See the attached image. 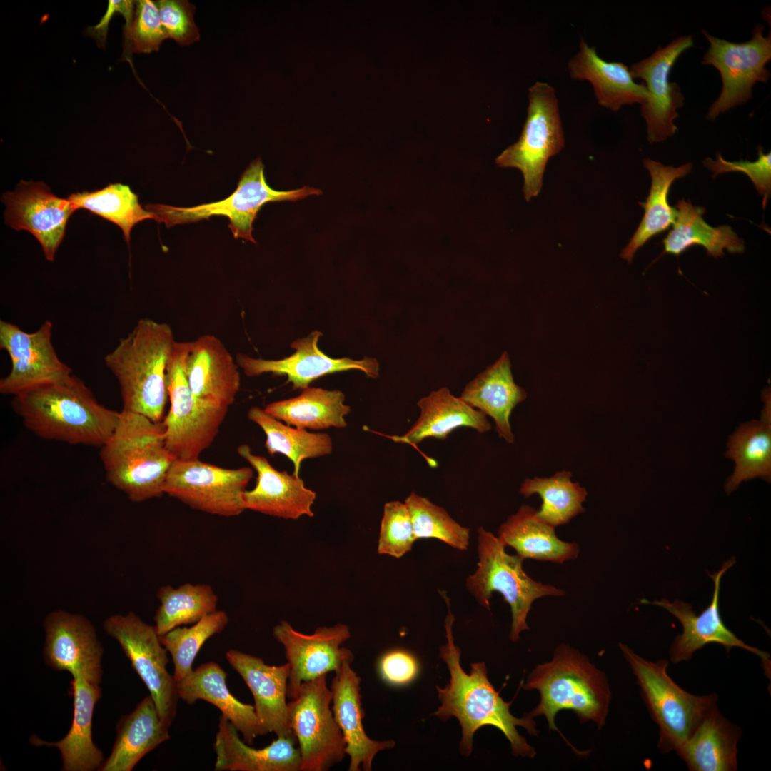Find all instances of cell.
<instances>
[{
    "label": "cell",
    "mask_w": 771,
    "mask_h": 771,
    "mask_svg": "<svg viewBox=\"0 0 771 771\" xmlns=\"http://www.w3.org/2000/svg\"><path fill=\"white\" fill-rule=\"evenodd\" d=\"M443 597L448 614L445 620L447 642L440 647V657L448 667L450 680L443 688L436 686L440 705L433 715L443 721L451 717L458 719L462 730L460 750L465 756L473 751L475 732L485 725H492L506 737L514 756L533 758L535 748L517 729L523 727L529 735L537 736L533 718L527 713L521 718L511 714L510 702H505L490 683L483 662L472 663L470 673L463 669L461 651L453 636L455 618L450 610L449 599L445 594Z\"/></svg>",
    "instance_id": "6da1fadb"
},
{
    "label": "cell",
    "mask_w": 771,
    "mask_h": 771,
    "mask_svg": "<svg viewBox=\"0 0 771 771\" xmlns=\"http://www.w3.org/2000/svg\"><path fill=\"white\" fill-rule=\"evenodd\" d=\"M25 427L41 438L101 447L112 434L119 412L99 403L79 377L41 385L13 397Z\"/></svg>",
    "instance_id": "7a4b0ae2"
},
{
    "label": "cell",
    "mask_w": 771,
    "mask_h": 771,
    "mask_svg": "<svg viewBox=\"0 0 771 771\" xmlns=\"http://www.w3.org/2000/svg\"><path fill=\"white\" fill-rule=\"evenodd\" d=\"M176 342L170 325L141 318L105 356L119 385L122 410L162 421L168 400L167 365Z\"/></svg>",
    "instance_id": "3957f363"
},
{
    "label": "cell",
    "mask_w": 771,
    "mask_h": 771,
    "mask_svg": "<svg viewBox=\"0 0 771 771\" xmlns=\"http://www.w3.org/2000/svg\"><path fill=\"white\" fill-rule=\"evenodd\" d=\"M100 448L108 482L130 500L139 503L164 494L166 475L176 458L166 448L161 422L121 410L112 434Z\"/></svg>",
    "instance_id": "277c9868"
},
{
    "label": "cell",
    "mask_w": 771,
    "mask_h": 771,
    "mask_svg": "<svg viewBox=\"0 0 771 771\" xmlns=\"http://www.w3.org/2000/svg\"><path fill=\"white\" fill-rule=\"evenodd\" d=\"M540 693L538 705L527 714L544 716L550 730L560 732L555 724L558 712L573 711L580 721H593L600 729L608 713L611 693L607 677L587 656L560 644L549 662L539 664L523 686Z\"/></svg>",
    "instance_id": "5b68a950"
},
{
    "label": "cell",
    "mask_w": 771,
    "mask_h": 771,
    "mask_svg": "<svg viewBox=\"0 0 771 771\" xmlns=\"http://www.w3.org/2000/svg\"><path fill=\"white\" fill-rule=\"evenodd\" d=\"M478 562L475 572L468 577L466 586L478 603L490 610L493 592L500 593L510 605L512 623L509 638L513 642L528 629L527 618L533 603L542 597L563 596L565 592L528 576L523 568L524 559L506 553L504 544L483 527L478 528Z\"/></svg>",
    "instance_id": "8992f818"
},
{
    "label": "cell",
    "mask_w": 771,
    "mask_h": 771,
    "mask_svg": "<svg viewBox=\"0 0 771 771\" xmlns=\"http://www.w3.org/2000/svg\"><path fill=\"white\" fill-rule=\"evenodd\" d=\"M623 655L635 675L647 707L660 729L658 748L677 751L707 712L717 705V695H695L679 687L668 675L667 660H647L624 644Z\"/></svg>",
    "instance_id": "52a82bcc"
},
{
    "label": "cell",
    "mask_w": 771,
    "mask_h": 771,
    "mask_svg": "<svg viewBox=\"0 0 771 771\" xmlns=\"http://www.w3.org/2000/svg\"><path fill=\"white\" fill-rule=\"evenodd\" d=\"M190 341H176L167 365L170 408L161 423L166 448L176 460L198 459L216 438L228 408L198 398L186 375Z\"/></svg>",
    "instance_id": "ba28073f"
},
{
    "label": "cell",
    "mask_w": 771,
    "mask_h": 771,
    "mask_svg": "<svg viewBox=\"0 0 771 771\" xmlns=\"http://www.w3.org/2000/svg\"><path fill=\"white\" fill-rule=\"evenodd\" d=\"M321 193L320 189L306 186L286 191L272 189L266 181L261 159L258 158L243 171L234 192L222 201L187 208L150 203L145 208L153 213L155 221L164 223L168 228L208 219L213 216H226L235 238L256 243L252 236L253 222L264 204L271 201H296Z\"/></svg>",
    "instance_id": "9c48e42d"
},
{
    "label": "cell",
    "mask_w": 771,
    "mask_h": 771,
    "mask_svg": "<svg viewBox=\"0 0 771 771\" xmlns=\"http://www.w3.org/2000/svg\"><path fill=\"white\" fill-rule=\"evenodd\" d=\"M528 101L519 139L495 159L499 167L515 168L522 172L523 192L527 201L540 193L547 162L565 143L555 89L548 83L535 82L529 88Z\"/></svg>",
    "instance_id": "30bf717a"
},
{
    "label": "cell",
    "mask_w": 771,
    "mask_h": 771,
    "mask_svg": "<svg viewBox=\"0 0 771 771\" xmlns=\"http://www.w3.org/2000/svg\"><path fill=\"white\" fill-rule=\"evenodd\" d=\"M327 674L300 686L288 702L290 726L301 753V771H327L342 762L346 743L331 708Z\"/></svg>",
    "instance_id": "8fae6325"
},
{
    "label": "cell",
    "mask_w": 771,
    "mask_h": 771,
    "mask_svg": "<svg viewBox=\"0 0 771 771\" xmlns=\"http://www.w3.org/2000/svg\"><path fill=\"white\" fill-rule=\"evenodd\" d=\"M250 467L226 468L195 460H175L165 480L164 494L208 514L234 517L245 510L243 495L252 479Z\"/></svg>",
    "instance_id": "7c38bea8"
},
{
    "label": "cell",
    "mask_w": 771,
    "mask_h": 771,
    "mask_svg": "<svg viewBox=\"0 0 771 771\" xmlns=\"http://www.w3.org/2000/svg\"><path fill=\"white\" fill-rule=\"evenodd\" d=\"M104 629L119 642L149 690L162 722L170 727L176 716L179 697L173 675L166 669L169 662L168 651L154 625L129 612L109 617L104 623Z\"/></svg>",
    "instance_id": "4fadbf2b"
},
{
    "label": "cell",
    "mask_w": 771,
    "mask_h": 771,
    "mask_svg": "<svg viewBox=\"0 0 771 771\" xmlns=\"http://www.w3.org/2000/svg\"><path fill=\"white\" fill-rule=\"evenodd\" d=\"M764 26L757 24L751 39L733 43L715 37L707 31L702 34L710 46L702 64L717 69L722 79L721 92L710 106L706 118L715 119L720 114L751 99L757 82L767 83L770 72L765 67L771 59V36L763 35Z\"/></svg>",
    "instance_id": "5bb4252c"
},
{
    "label": "cell",
    "mask_w": 771,
    "mask_h": 771,
    "mask_svg": "<svg viewBox=\"0 0 771 771\" xmlns=\"http://www.w3.org/2000/svg\"><path fill=\"white\" fill-rule=\"evenodd\" d=\"M52 323L45 321L34 332L0 321V348L11 359L9 374L0 380V393L13 396L35 387L61 381L72 375L51 342Z\"/></svg>",
    "instance_id": "9a60e30c"
},
{
    "label": "cell",
    "mask_w": 771,
    "mask_h": 771,
    "mask_svg": "<svg viewBox=\"0 0 771 771\" xmlns=\"http://www.w3.org/2000/svg\"><path fill=\"white\" fill-rule=\"evenodd\" d=\"M693 46L691 35L677 37L630 69L633 79L644 81L649 93L640 111L650 143L665 141L677 130L674 121L679 116L677 109L683 106L685 97L679 84L669 81V75L680 55Z\"/></svg>",
    "instance_id": "2e32d148"
},
{
    "label": "cell",
    "mask_w": 771,
    "mask_h": 771,
    "mask_svg": "<svg viewBox=\"0 0 771 771\" xmlns=\"http://www.w3.org/2000/svg\"><path fill=\"white\" fill-rule=\"evenodd\" d=\"M273 635L284 647L289 665L287 697H295L300 686L329 672H338L352 663L353 653L341 647L351 636L348 625L320 627L311 635L301 633L285 620L273 628Z\"/></svg>",
    "instance_id": "e0dca14e"
},
{
    "label": "cell",
    "mask_w": 771,
    "mask_h": 771,
    "mask_svg": "<svg viewBox=\"0 0 771 771\" xmlns=\"http://www.w3.org/2000/svg\"><path fill=\"white\" fill-rule=\"evenodd\" d=\"M6 223L30 232L41 246L45 258L53 261L65 234L67 221L76 211L66 198L54 195L43 182L21 181L14 192L3 195Z\"/></svg>",
    "instance_id": "ac0fdd59"
},
{
    "label": "cell",
    "mask_w": 771,
    "mask_h": 771,
    "mask_svg": "<svg viewBox=\"0 0 771 771\" xmlns=\"http://www.w3.org/2000/svg\"><path fill=\"white\" fill-rule=\"evenodd\" d=\"M44 658L56 671L80 675L99 684L102 677L103 647L89 619L80 614L57 610L44 620Z\"/></svg>",
    "instance_id": "d6986e66"
},
{
    "label": "cell",
    "mask_w": 771,
    "mask_h": 771,
    "mask_svg": "<svg viewBox=\"0 0 771 771\" xmlns=\"http://www.w3.org/2000/svg\"><path fill=\"white\" fill-rule=\"evenodd\" d=\"M735 558L723 563L722 568L713 575L709 576L714 582V592L712 601L699 615L693 611L690 604L676 600L672 603L666 599L650 602L642 600V603H649L660 606L667 610L677 618L682 625V633L675 637L670 650V661L679 663L690 660L697 650L709 643H717L724 646L727 650L732 647H739L752 652L760 657L763 662H768L770 655L757 647L747 645L738 638L724 624L720 614L719 594L720 580L723 574L735 563Z\"/></svg>",
    "instance_id": "ffe728a7"
},
{
    "label": "cell",
    "mask_w": 771,
    "mask_h": 771,
    "mask_svg": "<svg viewBox=\"0 0 771 771\" xmlns=\"http://www.w3.org/2000/svg\"><path fill=\"white\" fill-rule=\"evenodd\" d=\"M322 333L313 331L308 336L298 339L291 344L296 351L291 356L280 360L255 358L243 353H237L236 361L238 368L248 377L265 373L285 375L293 389H305L316 379L326 374L348 370H358L368 377L376 378L379 375V364L376 359L365 358L355 361L348 358H332L318 347Z\"/></svg>",
    "instance_id": "44dd1931"
},
{
    "label": "cell",
    "mask_w": 771,
    "mask_h": 771,
    "mask_svg": "<svg viewBox=\"0 0 771 771\" xmlns=\"http://www.w3.org/2000/svg\"><path fill=\"white\" fill-rule=\"evenodd\" d=\"M237 453L257 473L255 487L243 493L245 510L285 519L313 516L311 507L316 494L298 475L277 470L265 457L253 453L246 444L239 445Z\"/></svg>",
    "instance_id": "7402d4cb"
},
{
    "label": "cell",
    "mask_w": 771,
    "mask_h": 771,
    "mask_svg": "<svg viewBox=\"0 0 771 771\" xmlns=\"http://www.w3.org/2000/svg\"><path fill=\"white\" fill-rule=\"evenodd\" d=\"M226 658L251 690L256 715L268 731L280 738L296 737L289 724L286 702L288 663L269 665L260 657L237 650L227 651Z\"/></svg>",
    "instance_id": "603a6c76"
},
{
    "label": "cell",
    "mask_w": 771,
    "mask_h": 771,
    "mask_svg": "<svg viewBox=\"0 0 771 771\" xmlns=\"http://www.w3.org/2000/svg\"><path fill=\"white\" fill-rule=\"evenodd\" d=\"M185 371L188 386L198 398L227 408L234 403L241 386L238 366L216 336L202 335L190 341Z\"/></svg>",
    "instance_id": "cb8c5ba5"
},
{
    "label": "cell",
    "mask_w": 771,
    "mask_h": 771,
    "mask_svg": "<svg viewBox=\"0 0 771 771\" xmlns=\"http://www.w3.org/2000/svg\"><path fill=\"white\" fill-rule=\"evenodd\" d=\"M346 662L332 680V710L334 718L346 740V753L350 758L348 771H371L372 762L381 751L391 749L392 740H375L365 732L361 694V678Z\"/></svg>",
    "instance_id": "d4e9b609"
},
{
    "label": "cell",
    "mask_w": 771,
    "mask_h": 771,
    "mask_svg": "<svg viewBox=\"0 0 771 771\" xmlns=\"http://www.w3.org/2000/svg\"><path fill=\"white\" fill-rule=\"evenodd\" d=\"M226 678L227 673L218 663L202 664L176 682L179 699L188 705L201 700L213 705L251 745L258 736L270 732L260 721L254 706L241 702L229 691Z\"/></svg>",
    "instance_id": "484cf974"
},
{
    "label": "cell",
    "mask_w": 771,
    "mask_h": 771,
    "mask_svg": "<svg viewBox=\"0 0 771 771\" xmlns=\"http://www.w3.org/2000/svg\"><path fill=\"white\" fill-rule=\"evenodd\" d=\"M296 737H277L256 749L242 740L238 731L221 715L213 744L216 771H301V758Z\"/></svg>",
    "instance_id": "4316f807"
},
{
    "label": "cell",
    "mask_w": 771,
    "mask_h": 771,
    "mask_svg": "<svg viewBox=\"0 0 771 771\" xmlns=\"http://www.w3.org/2000/svg\"><path fill=\"white\" fill-rule=\"evenodd\" d=\"M71 691L74 698L71 726L66 736L55 742H49L33 735L34 745L59 749L64 771H93L99 770L104 762L101 751L92 740V718L95 705L101 695L99 684L80 675L72 676Z\"/></svg>",
    "instance_id": "83f0119b"
},
{
    "label": "cell",
    "mask_w": 771,
    "mask_h": 771,
    "mask_svg": "<svg viewBox=\"0 0 771 771\" xmlns=\"http://www.w3.org/2000/svg\"><path fill=\"white\" fill-rule=\"evenodd\" d=\"M568 68L572 79L590 81L599 105L611 111H617L625 105H642L649 98L645 85L634 81L626 65L606 61L583 40Z\"/></svg>",
    "instance_id": "f1b7e54d"
},
{
    "label": "cell",
    "mask_w": 771,
    "mask_h": 771,
    "mask_svg": "<svg viewBox=\"0 0 771 771\" xmlns=\"http://www.w3.org/2000/svg\"><path fill=\"white\" fill-rule=\"evenodd\" d=\"M510 367L508 355L504 352L493 364L470 381L459 397L472 408L491 417L498 436L508 443L514 442L510 423L511 413L527 397L525 390L515 383Z\"/></svg>",
    "instance_id": "f546056e"
},
{
    "label": "cell",
    "mask_w": 771,
    "mask_h": 771,
    "mask_svg": "<svg viewBox=\"0 0 771 771\" xmlns=\"http://www.w3.org/2000/svg\"><path fill=\"white\" fill-rule=\"evenodd\" d=\"M420 414L413 425L402 435L389 436L396 443L416 445L427 438L444 440L454 430L467 427L483 433L491 429L486 415L441 388L420 398Z\"/></svg>",
    "instance_id": "4dcf8cb0"
},
{
    "label": "cell",
    "mask_w": 771,
    "mask_h": 771,
    "mask_svg": "<svg viewBox=\"0 0 771 771\" xmlns=\"http://www.w3.org/2000/svg\"><path fill=\"white\" fill-rule=\"evenodd\" d=\"M740 736L741 729L722 716L715 705L676 752L692 771L737 770Z\"/></svg>",
    "instance_id": "1f68e13d"
},
{
    "label": "cell",
    "mask_w": 771,
    "mask_h": 771,
    "mask_svg": "<svg viewBox=\"0 0 771 771\" xmlns=\"http://www.w3.org/2000/svg\"><path fill=\"white\" fill-rule=\"evenodd\" d=\"M168 728L151 695L146 696L119 720L111 752L99 770H132L146 755L170 739Z\"/></svg>",
    "instance_id": "d6a6232c"
},
{
    "label": "cell",
    "mask_w": 771,
    "mask_h": 771,
    "mask_svg": "<svg viewBox=\"0 0 771 771\" xmlns=\"http://www.w3.org/2000/svg\"><path fill=\"white\" fill-rule=\"evenodd\" d=\"M537 511L530 505H521L500 526L497 537L505 547L513 548L524 560L563 563L576 559L579 545L560 540L555 527L543 521Z\"/></svg>",
    "instance_id": "836d02e7"
},
{
    "label": "cell",
    "mask_w": 771,
    "mask_h": 771,
    "mask_svg": "<svg viewBox=\"0 0 771 771\" xmlns=\"http://www.w3.org/2000/svg\"><path fill=\"white\" fill-rule=\"evenodd\" d=\"M765 406L759 420L742 423L730 436L725 455L735 463L732 475L725 489L727 494L740 483L760 478L771 479L770 396L764 395Z\"/></svg>",
    "instance_id": "e575fe53"
},
{
    "label": "cell",
    "mask_w": 771,
    "mask_h": 771,
    "mask_svg": "<svg viewBox=\"0 0 771 771\" xmlns=\"http://www.w3.org/2000/svg\"><path fill=\"white\" fill-rule=\"evenodd\" d=\"M675 208L676 218L672 228L663 240L665 253L679 256L695 245L703 246L707 255L715 258L724 256V250L731 253L744 251L743 241L731 226L713 227L705 222L702 218L705 213L703 207L681 199Z\"/></svg>",
    "instance_id": "d590c367"
},
{
    "label": "cell",
    "mask_w": 771,
    "mask_h": 771,
    "mask_svg": "<svg viewBox=\"0 0 771 771\" xmlns=\"http://www.w3.org/2000/svg\"><path fill=\"white\" fill-rule=\"evenodd\" d=\"M643 165L650 172L652 183L646 201L639 202L645 211L641 222L620 253L621 258L628 263L632 262L639 248L673 224L676 209L669 204V190L675 180L687 175L692 168L691 163L675 168L650 158H644Z\"/></svg>",
    "instance_id": "8d00e7d4"
},
{
    "label": "cell",
    "mask_w": 771,
    "mask_h": 771,
    "mask_svg": "<svg viewBox=\"0 0 771 771\" xmlns=\"http://www.w3.org/2000/svg\"><path fill=\"white\" fill-rule=\"evenodd\" d=\"M338 390L306 388L297 397L273 402L264 410L275 418L298 428L323 430L347 426L345 416L351 412Z\"/></svg>",
    "instance_id": "74e56055"
},
{
    "label": "cell",
    "mask_w": 771,
    "mask_h": 771,
    "mask_svg": "<svg viewBox=\"0 0 771 771\" xmlns=\"http://www.w3.org/2000/svg\"><path fill=\"white\" fill-rule=\"evenodd\" d=\"M248 418L264 432L266 437L265 447L270 455L281 453L291 460L294 475H298L301 464L304 460L332 453L333 442L326 433L292 428L256 406L248 410Z\"/></svg>",
    "instance_id": "f35d334b"
},
{
    "label": "cell",
    "mask_w": 771,
    "mask_h": 771,
    "mask_svg": "<svg viewBox=\"0 0 771 771\" xmlns=\"http://www.w3.org/2000/svg\"><path fill=\"white\" fill-rule=\"evenodd\" d=\"M156 596L160 605L155 613L154 627L158 635L177 627L193 625L217 610L218 596L205 583H184L178 588L162 585Z\"/></svg>",
    "instance_id": "ab89813d"
},
{
    "label": "cell",
    "mask_w": 771,
    "mask_h": 771,
    "mask_svg": "<svg viewBox=\"0 0 771 771\" xmlns=\"http://www.w3.org/2000/svg\"><path fill=\"white\" fill-rule=\"evenodd\" d=\"M570 472L563 470L550 478H526L521 484L520 493L525 498L538 494L543 502L537 511L538 516L556 528L585 512L582 504L588 493L578 483L572 482Z\"/></svg>",
    "instance_id": "60d3db41"
},
{
    "label": "cell",
    "mask_w": 771,
    "mask_h": 771,
    "mask_svg": "<svg viewBox=\"0 0 771 771\" xmlns=\"http://www.w3.org/2000/svg\"><path fill=\"white\" fill-rule=\"evenodd\" d=\"M67 198L76 210L83 208L117 225L126 243L130 242L132 228L146 219H154L153 213L143 208L138 196L130 187L112 183L102 189L69 195Z\"/></svg>",
    "instance_id": "b9f144b4"
},
{
    "label": "cell",
    "mask_w": 771,
    "mask_h": 771,
    "mask_svg": "<svg viewBox=\"0 0 771 771\" xmlns=\"http://www.w3.org/2000/svg\"><path fill=\"white\" fill-rule=\"evenodd\" d=\"M228 620L225 611L216 610L190 627H177L159 635L162 645L171 656L173 675L176 682L193 670L194 660L203 644L222 632Z\"/></svg>",
    "instance_id": "7bdbcfd3"
},
{
    "label": "cell",
    "mask_w": 771,
    "mask_h": 771,
    "mask_svg": "<svg viewBox=\"0 0 771 771\" xmlns=\"http://www.w3.org/2000/svg\"><path fill=\"white\" fill-rule=\"evenodd\" d=\"M416 540L434 538L449 546L465 550L470 543V529L460 525L448 512L428 498L412 492L405 500Z\"/></svg>",
    "instance_id": "ee69618b"
},
{
    "label": "cell",
    "mask_w": 771,
    "mask_h": 771,
    "mask_svg": "<svg viewBox=\"0 0 771 771\" xmlns=\"http://www.w3.org/2000/svg\"><path fill=\"white\" fill-rule=\"evenodd\" d=\"M416 540L409 510L405 503L385 504L377 551L400 558L412 550Z\"/></svg>",
    "instance_id": "f6af8a7d"
},
{
    "label": "cell",
    "mask_w": 771,
    "mask_h": 771,
    "mask_svg": "<svg viewBox=\"0 0 771 771\" xmlns=\"http://www.w3.org/2000/svg\"><path fill=\"white\" fill-rule=\"evenodd\" d=\"M125 43L128 50L137 54H150L158 51L168 36L163 27L156 1H136L134 14L126 31Z\"/></svg>",
    "instance_id": "bcb514c9"
},
{
    "label": "cell",
    "mask_w": 771,
    "mask_h": 771,
    "mask_svg": "<svg viewBox=\"0 0 771 771\" xmlns=\"http://www.w3.org/2000/svg\"><path fill=\"white\" fill-rule=\"evenodd\" d=\"M758 158L755 161L725 160L720 151L716 153V160L706 158L704 166L712 171L715 176L720 173L740 171L749 176L757 192L762 196V206L765 208L771 193V153H765L763 148H757Z\"/></svg>",
    "instance_id": "7dc6e473"
},
{
    "label": "cell",
    "mask_w": 771,
    "mask_h": 771,
    "mask_svg": "<svg viewBox=\"0 0 771 771\" xmlns=\"http://www.w3.org/2000/svg\"><path fill=\"white\" fill-rule=\"evenodd\" d=\"M156 4L168 39L181 46L190 45L199 39V31L193 20V4L185 0H160Z\"/></svg>",
    "instance_id": "c3c4849f"
},
{
    "label": "cell",
    "mask_w": 771,
    "mask_h": 771,
    "mask_svg": "<svg viewBox=\"0 0 771 771\" xmlns=\"http://www.w3.org/2000/svg\"><path fill=\"white\" fill-rule=\"evenodd\" d=\"M378 669L383 680L392 685L400 686L411 682L416 677L419 665L413 654L405 650L395 649L381 657Z\"/></svg>",
    "instance_id": "681fc988"
},
{
    "label": "cell",
    "mask_w": 771,
    "mask_h": 771,
    "mask_svg": "<svg viewBox=\"0 0 771 771\" xmlns=\"http://www.w3.org/2000/svg\"><path fill=\"white\" fill-rule=\"evenodd\" d=\"M135 6L136 1H109L105 14L96 25L88 27L85 31L86 34L94 38L99 47H104L109 25L114 14L116 12L121 14L126 20V24L130 23L133 17Z\"/></svg>",
    "instance_id": "f907efd6"
}]
</instances>
